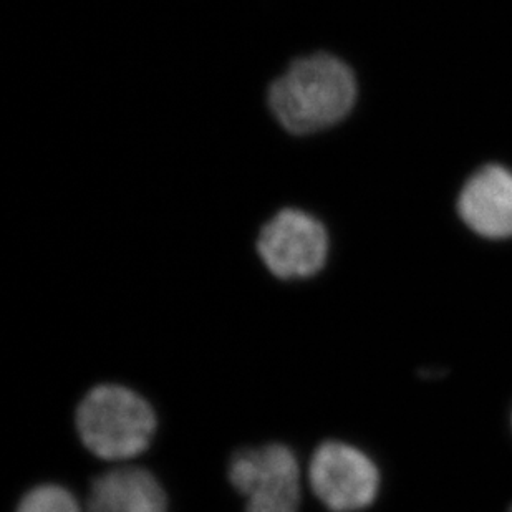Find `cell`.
Returning a JSON list of instances; mask_svg holds the SVG:
<instances>
[{"instance_id":"obj_5","label":"cell","mask_w":512,"mask_h":512,"mask_svg":"<svg viewBox=\"0 0 512 512\" xmlns=\"http://www.w3.org/2000/svg\"><path fill=\"white\" fill-rule=\"evenodd\" d=\"M329 249L324 224L300 209H282L262 226L257 237L262 262L284 281L317 276L327 264Z\"/></svg>"},{"instance_id":"obj_8","label":"cell","mask_w":512,"mask_h":512,"mask_svg":"<svg viewBox=\"0 0 512 512\" xmlns=\"http://www.w3.org/2000/svg\"><path fill=\"white\" fill-rule=\"evenodd\" d=\"M17 512H82V508L68 489L42 484L25 494Z\"/></svg>"},{"instance_id":"obj_9","label":"cell","mask_w":512,"mask_h":512,"mask_svg":"<svg viewBox=\"0 0 512 512\" xmlns=\"http://www.w3.org/2000/svg\"><path fill=\"white\" fill-rule=\"evenodd\" d=\"M508 512H512V504L509 506Z\"/></svg>"},{"instance_id":"obj_2","label":"cell","mask_w":512,"mask_h":512,"mask_svg":"<svg viewBox=\"0 0 512 512\" xmlns=\"http://www.w3.org/2000/svg\"><path fill=\"white\" fill-rule=\"evenodd\" d=\"M77 430L93 455L126 461L145 453L155 438V410L130 388L98 385L78 406Z\"/></svg>"},{"instance_id":"obj_4","label":"cell","mask_w":512,"mask_h":512,"mask_svg":"<svg viewBox=\"0 0 512 512\" xmlns=\"http://www.w3.org/2000/svg\"><path fill=\"white\" fill-rule=\"evenodd\" d=\"M229 481L246 496V512H299L300 466L287 446H261L234 453Z\"/></svg>"},{"instance_id":"obj_7","label":"cell","mask_w":512,"mask_h":512,"mask_svg":"<svg viewBox=\"0 0 512 512\" xmlns=\"http://www.w3.org/2000/svg\"><path fill=\"white\" fill-rule=\"evenodd\" d=\"M88 512H168L160 481L146 469L125 466L93 479Z\"/></svg>"},{"instance_id":"obj_10","label":"cell","mask_w":512,"mask_h":512,"mask_svg":"<svg viewBox=\"0 0 512 512\" xmlns=\"http://www.w3.org/2000/svg\"><path fill=\"white\" fill-rule=\"evenodd\" d=\"M511 428H512V411H511Z\"/></svg>"},{"instance_id":"obj_6","label":"cell","mask_w":512,"mask_h":512,"mask_svg":"<svg viewBox=\"0 0 512 512\" xmlns=\"http://www.w3.org/2000/svg\"><path fill=\"white\" fill-rule=\"evenodd\" d=\"M459 218L469 231L488 241L512 237V171L484 166L466 181L458 204Z\"/></svg>"},{"instance_id":"obj_3","label":"cell","mask_w":512,"mask_h":512,"mask_svg":"<svg viewBox=\"0 0 512 512\" xmlns=\"http://www.w3.org/2000/svg\"><path fill=\"white\" fill-rule=\"evenodd\" d=\"M310 488L332 512L370 508L382 488L377 463L365 451L345 441H325L309 464Z\"/></svg>"},{"instance_id":"obj_1","label":"cell","mask_w":512,"mask_h":512,"mask_svg":"<svg viewBox=\"0 0 512 512\" xmlns=\"http://www.w3.org/2000/svg\"><path fill=\"white\" fill-rule=\"evenodd\" d=\"M352 68L334 55L297 58L269 87L267 102L285 131L307 136L337 125L357 102Z\"/></svg>"}]
</instances>
